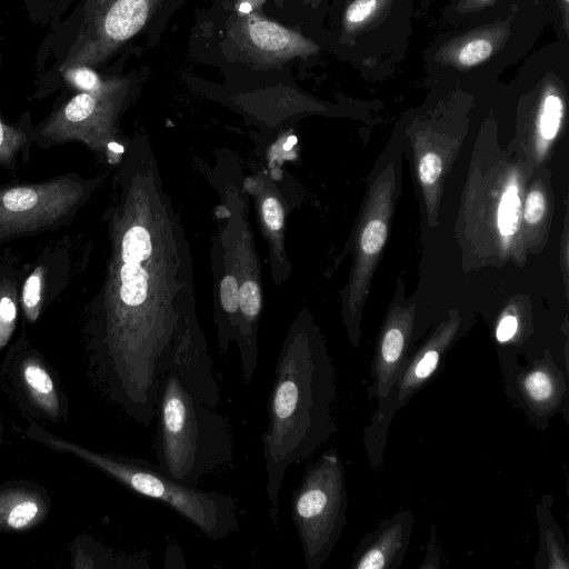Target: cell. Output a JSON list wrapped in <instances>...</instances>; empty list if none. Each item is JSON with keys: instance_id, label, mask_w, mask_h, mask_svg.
<instances>
[{"instance_id": "obj_13", "label": "cell", "mask_w": 569, "mask_h": 569, "mask_svg": "<svg viewBox=\"0 0 569 569\" xmlns=\"http://www.w3.org/2000/svg\"><path fill=\"white\" fill-rule=\"evenodd\" d=\"M24 387L32 401L51 418L59 415L60 406L54 382L46 367L37 359H26L21 366Z\"/></svg>"}, {"instance_id": "obj_14", "label": "cell", "mask_w": 569, "mask_h": 569, "mask_svg": "<svg viewBox=\"0 0 569 569\" xmlns=\"http://www.w3.org/2000/svg\"><path fill=\"white\" fill-rule=\"evenodd\" d=\"M61 72L69 84L91 94L107 93L128 84L126 79H102L91 67L83 64L66 68Z\"/></svg>"}, {"instance_id": "obj_26", "label": "cell", "mask_w": 569, "mask_h": 569, "mask_svg": "<svg viewBox=\"0 0 569 569\" xmlns=\"http://www.w3.org/2000/svg\"><path fill=\"white\" fill-rule=\"evenodd\" d=\"M403 347V336L399 329H390L382 342V357L388 363L396 362Z\"/></svg>"}, {"instance_id": "obj_11", "label": "cell", "mask_w": 569, "mask_h": 569, "mask_svg": "<svg viewBox=\"0 0 569 569\" xmlns=\"http://www.w3.org/2000/svg\"><path fill=\"white\" fill-rule=\"evenodd\" d=\"M47 499L27 488L0 491V530L26 531L43 521L48 515Z\"/></svg>"}, {"instance_id": "obj_31", "label": "cell", "mask_w": 569, "mask_h": 569, "mask_svg": "<svg viewBox=\"0 0 569 569\" xmlns=\"http://www.w3.org/2000/svg\"><path fill=\"white\" fill-rule=\"evenodd\" d=\"M517 330V319L513 316L505 317L497 329V338L499 341L503 342L509 340Z\"/></svg>"}, {"instance_id": "obj_24", "label": "cell", "mask_w": 569, "mask_h": 569, "mask_svg": "<svg viewBox=\"0 0 569 569\" xmlns=\"http://www.w3.org/2000/svg\"><path fill=\"white\" fill-rule=\"evenodd\" d=\"M526 389L537 401L546 400L552 392V385L545 372H533L525 381Z\"/></svg>"}, {"instance_id": "obj_37", "label": "cell", "mask_w": 569, "mask_h": 569, "mask_svg": "<svg viewBox=\"0 0 569 569\" xmlns=\"http://www.w3.org/2000/svg\"><path fill=\"white\" fill-rule=\"evenodd\" d=\"M345 0H333V11L343 2Z\"/></svg>"}, {"instance_id": "obj_33", "label": "cell", "mask_w": 569, "mask_h": 569, "mask_svg": "<svg viewBox=\"0 0 569 569\" xmlns=\"http://www.w3.org/2000/svg\"><path fill=\"white\" fill-rule=\"evenodd\" d=\"M303 4L312 12H321L328 0H302Z\"/></svg>"}, {"instance_id": "obj_32", "label": "cell", "mask_w": 569, "mask_h": 569, "mask_svg": "<svg viewBox=\"0 0 569 569\" xmlns=\"http://www.w3.org/2000/svg\"><path fill=\"white\" fill-rule=\"evenodd\" d=\"M383 566V555L379 550H372L368 552L360 563L358 568L360 569H377Z\"/></svg>"}, {"instance_id": "obj_18", "label": "cell", "mask_w": 569, "mask_h": 569, "mask_svg": "<svg viewBox=\"0 0 569 569\" xmlns=\"http://www.w3.org/2000/svg\"><path fill=\"white\" fill-rule=\"evenodd\" d=\"M151 253L148 231L139 226L128 229L121 240V259L123 262L140 263Z\"/></svg>"}, {"instance_id": "obj_6", "label": "cell", "mask_w": 569, "mask_h": 569, "mask_svg": "<svg viewBox=\"0 0 569 569\" xmlns=\"http://www.w3.org/2000/svg\"><path fill=\"white\" fill-rule=\"evenodd\" d=\"M161 0H88L80 31L60 70L99 66L136 36Z\"/></svg>"}, {"instance_id": "obj_1", "label": "cell", "mask_w": 569, "mask_h": 569, "mask_svg": "<svg viewBox=\"0 0 569 569\" xmlns=\"http://www.w3.org/2000/svg\"><path fill=\"white\" fill-rule=\"evenodd\" d=\"M329 361L311 340L292 335L276 363L261 436L269 516L278 530L279 496L288 469L310 456L331 430Z\"/></svg>"}, {"instance_id": "obj_29", "label": "cell", "mask_w": 569, "mask_h": 569, "mask_svg": "<svg viewBox=\"0 0 569 569\" xmlns=\"http://www.w3.org/2000/svg\"><path fill=\"white\" fill-rule=\"evenodd\" d=\"M545 212V198L539 191H531L527 197L525 219L529 223H537Z\"/></svg>"}, {"instance_id": "obj_27", "label": "cell", "mask_w": 569, "mask_h": 569, "mask_svg": "<svg viewBox=\"0 0 569 569\" xmlns=\"http://www.w3.org/2000/svg\"><path fill=\"white\" fill-rule=\"evenodd\" d=\"M442 163L436 153H427L419 163V176L423 183L436 182L441 173Z\"/></svg>"}, {"instance_id": "obj_35", "label": "cell", "mask_w": 569, "mask_h": 569, "mask_svg": "<svg viewBox=\"0 0 569 569\" xmlns=\"http://www.w3.org/2000/svg\"><path fill=\"white\" fill-rule=\"evenodd\" d=\"M297 138L295 136L289 137L286 143L283 144L284 150H289L292 148L293 144H296Z\"/></svg>"}, {"instance_id": "obj_3", "label": "cell", "mask_w": 569, "mask_h": 569, "mask_svg": "<svg viewBox=\"0 0 569 569\" xmlns=\"http://www.w3.org/2000/svg\"><path fill=\"white\" fill-rule=\"evenodd\" d=\"M157 413V466L170 478L196 486L232 462L228 420L189 392L176 373L162 378Z\"/></svg>"}, {"instance_id": "obj_12", "label": "cell", "mask_w": 569, "mask_h": 569, "mask_svg": "<svg viewBox=\"0 0 569 569\" xmlns=\"http://www.w3.org/2000/svg\"><path fill=\"white\" fill-rule=\"evenodd\" d=\"M539 0H448L439 21L447 28H459L497 19Z\"/></svg>"}, {"instance_id": "obj_9", "label": "cell", "mask_w": 569, "mask_h": 569, "mask_svg": "<svg viewBox=\"0 0 569 569\" xmlns=\"http://www.w3.org/2000/svg\"><path fill=\"white\" fill-rule=\"evenodd\" d=\"M227 36L248 60L262 67L308 59L321 51L317 41L257 12H237L227 26Z\"/></svg>"}, {"instance_id": "obj_17", "label": "cell", "mask_w": 569, "mask_h": 569, "mask_svg": "<svg viewBox=\"0 0 569 569\" xmlns=\"http://www.w3.org/2000/svg\"><path fill=\"white\" fill-rule=\"evenodd\" d=\"M17 322V293L11 281L0 283V349L10 340Z\"/></svg>"}, {"instance_id": "obj_19", "label": "cell", "mask_w": 569, "mask_h": 569, "mask_svg": "<svg viewBox=\"0 0 569 569\" xmlns=\"http://www.w3.org/2000/svg\"><path fill=\"white\" fill-rule=\"evenodd\" d=\"M520 214V199L518 188L510 184L505 191L498 209V228L503 236H511L518 229Z\"/></svg>"}, {"instance_id": "obj_23", "label": "cell", "mask_w": 569, "mask_h": 569, "mask_svg": "<svg viewBox=\"0 0 569 569\" xmlns=\"http://www.w3.org/2000/svg\"><path fill=\"white\" fill-rule=\"evenodd\" d=\"M387 227L379 220L375 219L368 222L361 234V248L365 253L373 254L378 252L386 240Z\"/></svg>"}, {"instance_id": "obj_34", "label": "cell", "mask_w": 569, "mask_h": 569, "mask_svg": "<svg viewBox=\"0 0 569 569\" xmlns=\"http://www.w3.org/2000/svg\"><path fill=\"white\" fill-rule=\"evenodd\" d=\"M435 0H418L416 8V17L422 18L427 14Z\"/></svg>"}, {"instance_id": "obj_15", "label": "cell", "mask_w": 569, "mask_h": 569, "mask_svg": "<svg viewBox=\"0 0 569 569\" xmlns=\"http://www.w3.org/2000/svg\"><path fill=\"white\" fill-rule=\"evenodd\" d=\"M148 273L137 262H123L120 267L119 298L127 307H139L147 298Z\"/></svg>"}, {"instance_id": "obj_2", "label": "cell", "mask_w": 569, "mask_h": 569, "mask_svg": "<svg viewBox=\"0 0 569 569\" xmlns=\"http://www.w3.org/2000/svg\"><path fill=\"white\" fill-rule=\"evenodd\" d=\"M548 20L546 1L539 0L490 21L439 32L422 51L427 82L489 89L533 50Z\"/></svg>"}, {"instance_id": "obj_20", "label": "cell", "mask_w": 569, "mask_h": 569, "mask_svg": "<svg viewBox=\"0 0 569 569\" xmlns=\"http://www.w3.org/2000/svg\"><path fill=\"white\" fill-rule=\"evenodd\" d=\"M26 141L27 136L22 130L7 124L0 117V164H11Z\"/></svg>"}, {"instance_id": "obj_8", "label": "cell", "mask_w": 569, "mask_h": 569, "mask_svg": "<svg viewBox=\"0 0 569 569\" xmlns=\"http://www.w3.org/2000/svg\"><path fill=\"white\" fill-rule=\"evenodd\" d=\"M81 196V186L67 177L0 190V237L37 231L60 221Z\"/></svg>"}, {"instance_id": "obj_25", "label": "cell", "mask_w": 569, "mask_h": 569, "mask_svg": "<svg viewBox=\"0 0 569 569\" xmlns=\"http://www.w3.org/2000/svg\"><path fill=\"white\" fill-rule=\"evenodd\" d=\"M220 299L227 313H236L239 309V288L234 277L226 276L220 286Z\"/></svg>"}, {"instance_id": "obj_16", "label": "cell", "mask_w": 569, "mask_h": 569, "mask_svg": "<svg viewBox=\"0 0 569 569\" xmlns=\"http://www.w3.org/2000/svg\"><path fill=\"white\" fill-rule=\"evenodd\" d=\"M46 279V268L37 267L26 279L22 289V308L27 319L36 321L40 315L43 302V286Z\"/></svg>"}, {"instance_id": "obj_7", "label": "cell", "mask_w": 569, "mask_h": 569, "mask_svg": "<svg viewBox=\"0 0 569 569\" xmlns=\"http://www.w3.org/2000/svg\"><path fill=\"white\" fill-rule=\"evenodd\" d=\"M335 471L333 460L326 457L307 470L292 495V521L309 569L321 563L331 545L338 488Z\"/></svg>"}, {"instance_id": "obj_5", "label": "cell", "mask_w": 569, "mask_h": 569, "mask_svg": "<svg viewBox=\"0 0 569 569\" xmlns=\"http://www.w3.org/2000/svg\"><path fill=\"white\" fill-rule=\"evenodd\" d=\"M417 2L345 0L333 11V49L366 80L393 76L407 57Z\"/></svg>"}, {"instance_id": "obj_22", "label": "cell", "mask_w": 569, "mask_h": 569, "mask_svg": "<svg viewBox=\"0 0 569 569\" xmlns=\"http://www.w3.org/2000/svg\"><path fill=\"white\" fill-rule=\"evenodd\" d=\"M261 308V295L258 284L248 280L239 288V309L248 321H253Z\"/></svg>"}, {"instance_id": "obj_4", "label": "cell", "mask_w": 569, "mask_h": 569, "mask_svg": "<svg viewBox=\"0 0 569 569\" xmlns=\"http://www.w3.org/2000/svg\"><path fill=\"white\" fill-rule=\"evenodd\" d=\"M28 436L81 458L140 496L164 503L211 540L223 539L239 528L237 503L229 495L184 485L144 459L92 451L52 436L39 426H32Z\"/></svg>"}, {"instance_id": "obj_10", "label": "cell", "mask_w": 569, "mask_h": 569, "mask_svg": "<svg viewBox=\"0 0 569 569\" xmlns=\"http://www.w3.org/2000/svg\"><path fill=\"white\" fill-rule=\"evenodd\" d=\"M126 87L102 94H76L47 120L41 130L42 137L54 143L70 140L93 142L112 111L114 98Z\"/></svg>"}, {"instance_id": "obj_28", "label": "cell", "mask_w": 569, "mask_h": 569, "mask_svg": "<svg viewBox=\"0 0 569 569\" xmlns=\"http://www.w3.org/2000/svg\"><path fill=\"white\" fill-rule=\"evenodd\" d=\"M263 219L271 230H279L283 223V211L279 201L267 198L262 206Z\"/></svg>"}, {"instance_id": "obj_30", "label": "cell", "mask_w": 569, "mask_h": 569, "mask_svg": "<svg viewBox=\"0 0 569 569\" xmlns=\"http://www.w3.org/2000/svg\"><path fill=\"white\" fill-rule=\"evenodd\" d=\"M438 352L435 350L428 351L422 359L418 362L416 368V377L425 379L436 369L438 363Z\"/></svg>"}, {"instance_id": "obj_36", "label": "cell", "mask_w": 569, "mask_h": 569, "mask_svg": "<svg viewBox=\"0 0 569 569\" xmlns=\"http://www.w3.org/2000/svg\"><path fill=\"white\" fill-rule=\"evenodd\" d=\"M108 147H109L110 150H113L114 152H122L123 151L122 146H120V144H118L116 142H110L108 144Z\"/></svg>"}, {"instance_id": "obj_21", "label": "cell", "mask_w": 569, "mask_h": 569, "mask_svg": "<svg viewBox=\"0 0 569 569\" xmlns=\"http://www.w3.org/2000/svg\"><path fill=\"white\" fill-rule=\"evenodd\" d=\"M556 39L569 43V0H545Z\"/></svg>"}]
</instances>
